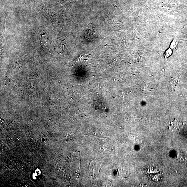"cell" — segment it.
<instances>
[{"instance_id":"obj_1","label":"cell","mask_w":187,"mask_h":187,"mask_svg":"<svg viewBox=\"0 0 187 187\" xmlns=\"http://www.w3.org/2000/svg\"><path fill=\"white\" fill-rule=\"evenodd\" d=\"M60 2L66 7L71 6L75 3L77 0H56Z\"/></svg>"},{"instance_id":"obj_2","label":"cell","mask_w":187,"mask_h":187,"mask_svg":"<svg viewBox=\"0 0 187 187\" xmlns=\"http://www.w3.org/2000/svg\"><path fill=\"white\" fill-rule=\"evenodd\" d=\"M172 53V51L171 50L169 49L167 51H166L165 54V56L166 58H167L169 57L170 55H171Z\"/></svg>"}]
</instances>
